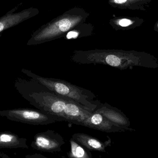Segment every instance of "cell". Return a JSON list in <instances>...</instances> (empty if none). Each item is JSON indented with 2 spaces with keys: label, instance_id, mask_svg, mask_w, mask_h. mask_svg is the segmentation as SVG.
Wrapping results in <instances>:
<instances>
[{
  "label": "cell",
  "instance_id": "cell-1",
  "mask_svg": "<svg viewBox=\"0 0 158 158\" xmlns=\"http://www.w3.org/2000/svg\"><path fill=\"white\" fill-rule=\"evenodd\" d=\"M71 60L80 64H100L120 70L133 66L156 68L158 67V59L154 56L143 52L118 49L75 50Z\"/></svg>",
  "mask_w": 158,
  "mask_h": 158
},
{
  "label": "cell",
  "instance_id": "cell-2",
  "mask_svg": "<svg viewBox=\"0 0 158 158\" xmlns=\"http://www.w3.org/2000/svg\"><path fill=\"white\" fill-rule=\"evenodd\" d=\"M90 14L82 7L75 6L41 26L31 34L28 45H36L63 38L66 33L86 21Z\"/></svg>",
  "mask_w": 158,
  "mask_h": 158
},
{
  "label": "cell",
  "instance_id": "cell-3",
  "mask_svg": "<svg viewBox=\"0 0 158 158\" xmlns=\"http://www.w3.org/2000/svg\"><path fill=\"white\" fill-rule=\"evenodd\" d=\"M21 71L27 76L39 83L56 94L70 98L82 106L85 109L94 112L100 105L89 101V95H94L83 88L59 79L47 78L36 75L31 70L22 69Z\"/></svg>",
  "mask_w": 158,
  "mask_h": 158
},
{
  "label": "cell",
  "instance_id": "cell-4",
  "mask_svg": "<svg viewBox=\"0 0 158 158\" xmlns=\"http://www.w3.org/2000/svg\"><path fill=\"white\" fill-rule=\"evenodd\" d=\"M0 117L12 121L33 125H46L56 122L66 121L58 116L31 109L20 108L1 110Z\"/></svg>",
  "mask_w": 158,
  "mask_h": 158
},
{
  "label": "cell",
  "instance_id": "cell-5",
  "mask_svg": "<svg viewBox=\"0 0 158 158\" xmlns=\"http://www.w3.org/2000/svg\"><path fill=\"white\" fill-rule=\"evenodd\" d=\"M64 144V140L58 133L48 130L37 134L34 136L31 147L41 152L56 153L62 151V146Z\"/></svg>",
  "mask_w": 158,
  "mask_h": 158
},
{
  "label": "cell",
  "instance_id": "cell-6",
  "mask_svg": "<svg viewBox=\"0 0 158 158\" xmlns=\"http://www.w3.org/2000/svg\"><path fill=\"white\" fill-rule=\"evenodd\" d=\"M79 125L98 130L104 132H121L126 131L121 127H119L111 122L102 114L95 110L85 119L81 122Z\"/></svg>",
  "mask_w": 158,
  "mask_h": 158
},
{
  "label": "cell",
  "instance_id": "cell-7",
  "mask_svg": "<svg viewBox=\"0 0 158 158\" xmlns=\"http://www.w3.org/2000/svg\"><path fill=\"white\" fill-rule=\"evenodd\" d=\"M39 13L40 11L38 8L32 7L24 9L17 13L9 11L0 18V33L37 15Z\"/></svg>",
  "mask_w": 158,
  "mask_h": 158
},
{
  "label": "cell",
  "instance_id": "cell-8",
  "mask_svg": "<svg viewBox=\"0 0 158 158\" xmlns=\"http://www.w3.org/2000/svg\"><path fill=\"white\" fill-rule=\"evenodd\" d=\"M95 111L99 112L111 122L125 130H131L129 128L131 123L129 119L120 110L116 108L105 103L100 104Z\"/></svg>",
  "mask_w": 158,
  "mask_h": 158
},
{
  "label": "cell",
  "instance_id": "cell-9",
  "mask_svg": "<svg viewBox=\"0 0 158 158\" xmlns=\"http://www.w3.org/2000/svg\"><path fill=\"white\" fill-rule=\"evenodd\" d=\"M92 112L69 98L64 110V116L66 122L79 125L81 122L85 119Z\"/></svg>",
  "mask_w": 158,
  "mask_h": 158
},
{
  "label": "cell",
  "instance_id": "cell-10",
  "mask_svg": "<svg viewBox=\"0 0 158 158\" xmlns=\"http://www.w3.org/2000/svg\"><path fill=\"white\" fill-rule=\"evenodd\" d=\"M108 138V140L103 142L91 135L84 133H76L72 136V139L88 150L104 153L106 152V148L111 146V139L109 137Z\"/></svg>",
  "mask_w": 158,
  "mask_h": 158
},
{
  "label": "cell",
  "instance_id": "cell-11",
  "mask_svg": "<svg viewBox=\"0 0 158 158\" xmlns=\"http://www.w3.org/2000/svg\"><path fill=\"white\" fill-rule=\"evenodd\" d=\"M144 22L143 18L135 16H115L110 19L109 24L116 31L129 30L140 27Z\"/></svg>",
  "mask_w": 158,
  "mask_h": 158
},
{
  "label": "cell",
  "instance_id": "cell-12",
  "mask_svg": "<svg viewBox=\"0 0 158 158\" xmlns=\"http://www.w3.org/2000/svg\"><path fill=\"white\" fill-rule=\"evenodd\" d=\"M26 138L8 131L0 133V149L3 148H29Z\"/></svg>",
  "mask_w": 158,
  "mask_h": 158
},
{
  "label": "cell",
  "instance_id": "cell-13",
  "mask_svg": "<svg viewBox=\"0 0 158 158\" xmlns=\"http://www.w3.org/2000/svg\"><path fill=\"white\" fill-rule=\"evenodd\" d=\"M152 0H108L111 7L120 9L146 11Z\"/></svg>",
  "mask_w": 158,
  "mask_h": 158
},
{
  "label": "cell",
  "instance_id": "cell-14",
  "mask_svg": "<svg viewBox=\"0 0 158 158\" xmlns=\"http://www.w3.org/2000/svg\"><path fill=\"white\" fill-rule=\"evenodd\" d=\"M94 27L93 24L85 22L68 32L63 38L70 40L88 37L94 34Z\"/></svg>",
  "mask_w": 158,
  "mask_h": 158
},
{
  "label": "cell",
  "instance_id": "cell-15",
  "mask_svg": "<svg viewBox=\"0 0 158 158\" xmlns=\"http://www.w3.org/2000/svg\"><path fill=\"white\" fill-rule=\"evenodd\" d=\"M70 150L67 153L69 158H92V155L88 149L74 140L70 139Z\"/></svg>",
  "mask_w": 158,
  "mask_h": 158
},
{
  "label": "cell",
  "instance_id": "cell-16",
  "mask_svg": "<svg viewBox=\"0 0 158 158\" xmlns=\"http://www.w3.org/2000/svg\"><path fill=\"white\" fill-rule=\"evenodd\" d=\"M26 157L28 158H45V157L39 154H34L33 155H28L26 156Z\"/></svg>",
  "mask_w": 158,
  "mask_h": 158
},
{
  "label": "cell",
  "instance_id": "cell-17",
  "mask_svg": "<svg viewBox=\"0 0 158 158\" xmlns=\"http://www.w3.org/2000/svg\"><path fill=\"white\" fill-rule=\"evenodd\" d=\"M154 30L158 32V20L156 22V24H155V26H154Z\"/></svg>",
  "mask_w": 158,
  "mask_h": 158
},
{
  "label": "cell",
  "instance_id": "cell-18",
  "mask_svg": "<svg viewBox=\"0 0 158 158\" xmlns=\"http://www.w3.org/2000/svg\"><path fill=\"white\" fill-rule=\"evenodd\" d=\"M2 35V33H0V38H1V36Z\"/></svg>",
  "mask_w": 158,
  "mask_h": 158
}]
</instances>
